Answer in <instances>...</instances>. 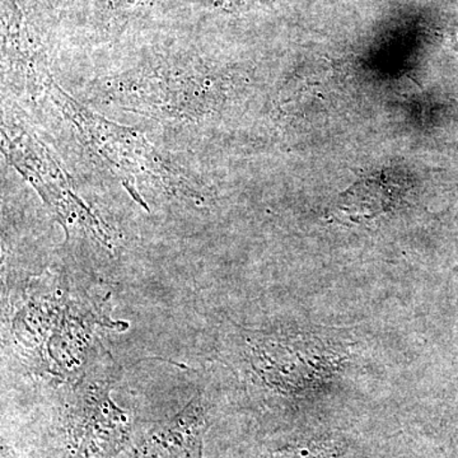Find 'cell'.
<instances>
[{"label": "cell", "mask_w": 458, "mask_h": 458, "mask_svg": "<svg viewBox=\"0 0 458 458\" xmlns=\"http://www.w3.org/2000/svg\"><path fill=\"white\" fill-rule=\"evenodd\" d=\"M2 152L8 164L38 192L66 231L86 229L102 243L110 245V229L78 197L71 177L32 131L23 114L8 105L3 107Z\"/></svg>", "instance_id": "3"}, {"label": "cell", "mask_w": 458, "mask_h": 458, "mask_svg": "<svg viewBox=\"0 0 458 458\" xmlns=\"http://www.w3.org/2000/svg\"><path fill=\"white\" fill-rule=\"evenodd\" d=\"M208 2H209V5L218 9V11L233 13V12L249 11L250 8L259 4L262 0H208Z\"/></svg>", "instance_id": "7"}, {"label": "cell", "mask_w": 458, "mask_h": 458, "mask_svg": "<svg viewBox=\"0 0 458 458\" xmlns=\"http://www.w3.org/2000/svg\"><path fill=\"white\" fill-rule=\"evenodd\" d=\"M205 415L200 400L146 434L131 458H200Z\"/></svg>", "instance_id": "5"}, {"label": "cell", "mask_w": 458, "mask_h": 458, "mask_svg": "<svg viewBox=\"0 0 458 458\" xmlns=\"http://www.w3.org/2000/svg\"><path fill=\"white\" fill-rule=\"evenodd\" d=\"M129 434L128 415L104 394L72 412L66 423L64 458H114Z\"/></svg>", "instance_id": "4"}, {"label": "cell", "mask_w": 458, "mask_h": 458, "mask_svg": "<svg viewBox=\"0 0 458 458\" xmlns=\"http://www.w3.org/2000/svg\"><path fill=\"white\" fill-rule=\"evenodd\" d=\"M378 181H364L363 185H357L349 190L339 203L335 214L339 219L351 222H361L364 219H375L394 208L403 201L399 194H393L385 185H378Z\"/></svg>", "instance_id": "6"}, {"label": "cell", "mask_w": 458, "mask_h": 458, "mask_svg": "<svg viewBox=\"0 0 458 458\" xmlns=\"http://www.w3.org/2000/svg\"><path fill=\"white\" fill-rule=\"evenodd\" d=\"M47 98L73 129L87 152L119 179L132 198L148 209L141 189H158L171 197L203 201V189L188 171L165 155L137 129L111 122L72 98L53 80Z\"/></svg>", "instance_id": "2"}, {"label": "cell", "mask_w": 458, "mask_h": 458, "mask_svg": "<svg viewBox=\"0 0 458 458\" xmlns=\"http://www.w3.org/2000/svg\"><path fill=\"white\" fill-rule=\"evenodd\" d=\"M242 87L231 65L200 54H157L101 78L93 95L157 122L200 125L225 114Z\"/></svg>", "instance_id": "1"}]
</instances>
